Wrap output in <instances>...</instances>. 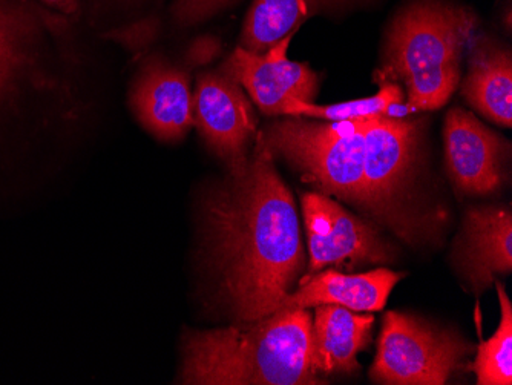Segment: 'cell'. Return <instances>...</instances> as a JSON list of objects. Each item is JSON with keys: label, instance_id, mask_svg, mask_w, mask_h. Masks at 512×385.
Returning <instances> with one entry per match:
<instances>
[{"label": "cell", "instance_id": "cell-1", "mask_svg": "<svg viewBox=\"0 0 512 385\" xmlns=\"http://www.w3.org/2000/svg\"><path fill=\"white\" fill-rule=\"evenodd\" d=\"M255 140L246 168L229 172L204 203L218 295L237 323L279 310L306 261L292 192L261 135Z\"/></svg>", "mask_w": 512, "mask_h": 385}, {"label": "cell", "instance_id": "cell-2", "mask_svg": "<svg viewBox=\"0 0 512 385\" xmlns=\"http://www.w3.org/2000/svg\"><path fill=\"white\" fill-rule=\"evenodd\" d=\"M312 316L279 309L261 320L192 332L184 339L183 384L321 385L312 369Z\"/></svg>", "mask_w": 512, "mask_h": 385}, {"label": "cell", "instance_id": "cell-3", "mask_svg": "<svg viewBox=\"0 0 512 385\" xmlns=\"http://www.w3.org/2000/svg\"><path fill=\"white\" fill-rule=\"evenodd\" d=\"M476 25L473 11L439 0L413 2L394 17L378 79L404 83L408 114L447 105L459 86L463 50Z\"/></svg>", "mask_w": 512, "mask_h": 385}, {"label": "cell", "instance_id": "cell-4", "mask_svg": "<svg viewBox=\"0 0 512 385\" xmlns=\"http://www.w3.org/2000/svg\"><path fill=\"white\" fill-rule=\"evenodd\" d=\"M364 119L283 120L260 132L266 148L289 162L304 180L353 205H365Z\"/></svg>", "mask_w": 512, "mask_h": 385}, {"label": "cell", "instance_id": "cell-5", "mask_svg": "<svg viewBox=\"0 0 512 385\" xmlns=\"http://www.w3.org/2000/svg\"><path fill=\"white\" fill-rule=\"evenodd\" d=\"M421 149V122L371 116L364 123V208L401 237H410L411 191Z\"/></svg>", "mask_w": 512, "mask_h": 385}, {"label": "cell", "instance_id": "cell-6", "mask_svg": "<svg viewBox=\"0 0 512 385\" xmlns=\"http://www.w3.org/2000/svg\"><path fill=\"white\" fill-rule=\"evenodd\" d=\"M473 353L448 330L401 312H388L370 369L371 381L387 385H444Z\"/></svg>", "mask_w": 512, "mask_h": 385}, {"label": "cell", "instance_id": "cell-7", "mask_svg": "<svg viewBox=\"0 0 512 385\" xmlns=\"http://www.w3.org/2000/svg\"><path fill=\"white\" fill-rule=\"evenodd\" d=\"M73 19L37 0H0V106L19 93L20 86L54 88L56 79L43 71L46 39L66 34Z\"/></svg>", "mask_w": 512, "mask_h": 385}, {"label": "cell", "instance_id": "cell-8", "mask_svg": "<svg viewBox=\"0 0 512 385\" xmlns=\"http://www.w3.org/2000/svg\"><path fill=\"white\" fill-rule=\"evenodd\" d=\"M302 214L309 237L310 263L315 275L325 266L355 267L391 261L390 247L367 221L345 211L329 195H302Z\"/></svg>", "mask_w": 512, "mask_h": 385}, {"label": "cell", "instance_id": "cell-9", "mask_svg": "<svg viewBox=\"0 0 512 385\" xmlns=\"http://www.w3.org/2000/svg\"><path fill=\"white\" fill-rule=\"evenodd\" d=\"M194 122L207 146L241 172L249 163V145L256 137V120L243 86L221 68L201 74L194 94Z\"/></svg>", "mask_w": 512, "mask_h": 385}, {"label": "cell", "instance_id": "cell-10", "mask_svg": "<svg viewBox=\"0 0 512 385\" xmlns=\"http://www.w3.org/2000/svg\"><path fill=\"white\" fill-rule=\"evenodd\" d=\"M295 33L287 34L264 53L238 47L223 65L266 116H284V109L293 100L312 102L318 94V74L306 63L287 57Z\"/></svg>", "mask_w": 512, "mask_h": 385}, {"label": "cell", "instance_id": "cell-11", "mask_svg": "<svg viewBox=\"0 0 512 385\" xmlns=\"http://www.w3.org/2000/svg\"><path fill=\"white\" fill-rule=\"evenodd\" d=\"M445 158L454 186L463 194L488 195L502 188L509 143L471 112L447 114Z\"/></svg>", "mask_w": 512, "mask_h": 385}, {"label": "cell", "instance_id": "cell-12", "mask_svg": "<svg viewBox=\"0 0 512 385\" xmlns=\"http://www.w3.org/2000/svg\"><path fill=\"white\" fill-rule=\"evenodd\" d=\"M131 106L138 122L161 142H177L195 125L188 73L158 57L138 73Z\"/></svg>", "mask_w": 512, "mask_h": 385}, {"label": "cell", "instance_id": "cell-13", "mask_svg": "<svg viewBox=\"0 0 512 385\" xmlns=\"http://www.w3.org/2000/svg\"><path fill=\"white\" fill-rule=\"evenodd\" d=\"M457 261L480 293L496 281V275L512 270V214L509 208H473L465 217Z\"/></svg>", "mask_w": 512, "mask_h": 385}, {"label": "cell", "instance_id": "cell-14", "mask_svg": "<svg viewBox=\"0 0 512 385\" xmlns=\"http://www.w3.org/2000/svg\"><path fill=\"white\" fill-rule=\"evenodd\" d=\"M404 274L376 269L365 274L347 275L327 270L304 277L301 286L283 301L279 309H312L335 304L353 312H378L384 309L393 287Z\"/></svg>", "mask_w": 512, "mask_h": 385}, {"label": "cell", "instance_id": "cell-15", "mask_svg": "<svg viewBox=\"0 0 512 385\" xmlns=\"http://www.w3.org/2000/svg\"><path fill=\"white\" fill-rule=\"evenodd\" d=\"M315 309L310 359L316 375L322 378L359 372L358 355L370 344L375 318L335 304H321Z\"/></svg>", "mask_w": 512, "mask_h": 385}, {"label": "cell", "instance_id": "cell-16", "mask_svg": "<svg viewBox=\"0 0 512 385\" xmlns=\"http://www.w3.org/2000/svg\"><path fill=\"white\" fill-rule=\"evenodd\" d=\"M462 93L486 119L511 128L512 54L509 48L491 39L477 42Z\"/></svg>", "mask_w": 512, "mask_h": 385}, {"label": "cell", "instance_id": "cell-17", "mask_svg": "<svg viewBox=\"0 0 512 385\" xmlns=\"http://www.w3.org/2000/svg\"><path fill=\"white\" fill-rule=\"evenodd\" d=\"M359 0H255L241 31L240 47L264 53L306 20Z\"/></svg>", "mask_w": 512, "mask_h": 385}, {"label": "cell", "instance_id": "cell-18", "mask_svg": "<svg viewBox=\"0 0 512 385\" xmlns=\"http://www.w3.org/2000/svg\"><path fill=\"white\" fill-rule=\"evenodd\" d=\"M284 116L313 117L319 120H353L371 116H408L404 103V93L396 82H385L375 96L338 105H315L312 102L293 100L284 109Z\"/></svg>", "mask_w": 512, "mask_h": 385}, {"label": "cell", "instance_id": "cell-19", "mask_svg": "<svg viewBox=\"0 0 512 385\" xmlns=\"http://www.w3.org/2000/svg\"><path fill=\"white\" fill-rule=\"evenodd\" d=\"M496 287L502 318L496 333L485 343H480L473 364L479 385L512 384V304L500 281H496Z\"/></svg>", "mask_w": 512, "mask_h": 385}, {"label": "cell", "instance_id": "cell-20", "mask_svg": "<svg viewBox=\"0 0 512 385\" xmlns=\"http://www.w3.org/2000/svg\"><path fill=\"white\" fill-rule=\"evenodd\" d=\"M237 0H175L172 14L181 25H192L215 16Z\"/></svg>", "mask_w": 512, "mask_h": 385}, {"label": "cell", "instance_id": "cell-21", "mask_svg": "<svg viewBox=\"0 0 512 385\" xmlns=\"http://www.w3.org/2000/svg\"><path fill=\"white\" fill-rule=\"evenodd\" d=\"M37 2L69 19H77L80 14V0H37Z\"/></svg>", "mask_w": 512, "mask_h": 385}]
</instances>
